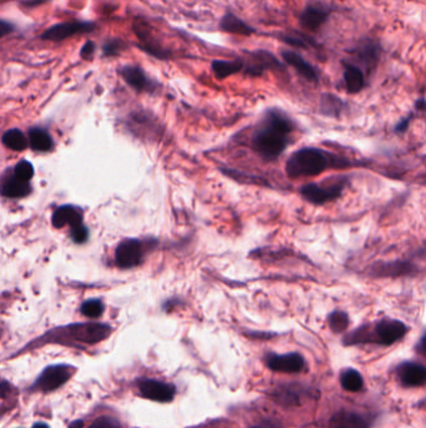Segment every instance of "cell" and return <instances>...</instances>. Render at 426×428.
I'll use <instances>...</instances> for the list:
<instances>
[{
  "label": "cell",
  "instance_id": "obj_1",
  "mask_svg": "<svg viewBox=\"0 0 426 428\" xmlns=\"http://www.w3.org/2000/svg\"><path fill=\"white\" fill-rule=\"evenodd\" d=\"M294 123L280 111L266 113L265 120L252 138L254 149L266 161H274L287 149Z\"/></svg>",
  "mask_w": 426,
  "mask_h": 428
},
{
  "label": "cell",
  "instance_id": "obj_2",
  "mask_svg": "<svg viewBox=\"0 0 426 428\" xmlns=\"http://www.w3.org/2000/svg\"><path fill=\"white\" fill-rule=\"evenodd\" d=\"M348 161L319 148H301L294 152L287 161V176L290 178L314 177L333 168H345Z\"/></svg>",
  "mask_w": 426,
  "mask_h": 428
},
{
  "label": "cell",
  "instance_id": "obj_3",
  "mask_svg": "<svg viewBox=\"0 0 426 428\" xmlns=\"http://www.w3.org/2000/svg\"><path fill=\"white\" fill-rule=\"evenodd\" d=\"M407 326L405 323L398 321V319H390L384 318L381 321L375 323L372 330H369L368 326L360 327L359 330L353 332L349 337L345 339V343H368V342H375V343L383 344V346H390L395 342L400 341L401 338L407 333Z\"/></svg>",
  "mask_w": 426,
  "mask_h": 428
},
{
  "label": "cell",
  "instance_id": "obj_4",
  "mask_svg": "<svg viewBox=\"0 0 426 428\" xmlns=\"http://www.w3.org/2000/svg\"><path fill=\"white\" fill-rule=\"evenodd\" d=\"M345 185L346 178L344 177L330 179L328 182L310 183L301 188V196L309 203L320 205L338 199L342 196Z\"/></svg>",
  "mask_w": 426,
  "mask_h": 428
},
{
  "label": "cell",
  "instance_id": "obj_5",
  "mask_svg": "<svg viewBox=\"0 0 426 428\" xmlns=\"http://www.w3.org/2000/svg\"><path fill=\"white\" fill-rule=\"evenodd\" d=\"M63 337L71 338L82 343L93 344L103 341L112 333V328L100 323H83L73 324L60 330Z\"/></svg>",
  "mask_w": 426,
  "mask_h": 428
},
{
  "label": "cell",
  "instance_id": "obj_6",
  "mask_svg": "<svg viewBox=\"0 0 426 428\" xmlns=\"http://www.w3.org/2000/svg\"><path fill=\"white\" fill-rule=\"evenodd\" d=\"M95 27L97 25L93 21H64V23H59V24H56V25L47 29L44 33H42L40 39L50 41V42H62L70 36L83 34V33H91L95 29Z\"/></svg>",
  "mask_w": 426,
  "mask_h": 428
},
{
  "label": "cell",
  "instance_id": "obj_7",
  "mask_svg": "<svg viewBox=\"0 0 426 428\" xmlns=\"http://www.w3.org/2000/svg\"><path fill=\"white\" fill-rule=\"evenodd\" d=\"M74 373V368L65 365H50L47 367L39 379H36L35 387L44 392L54 391L56 388L63 386L69 381Z\"/></svg>",
  "mask_w": 426,
  "mask_h": 428
},
{
  "label": "cell",
  "instance_id": "obj_8",
  "mask_svg": "<svg viewBox=\"0 0 426 428\" xmlns=\"http://www.w3.org/2000/svg\"><path fill=\"white\" fill-rule=\"evenodd\" d=\"M144 258V245L138 239H126L115 251V262L120 268L137 267Z\"/></svg>",
  "mask_w": 426,
  "mask_h": 428
},
{
  "label": "cell",
  "instance_id": "obj_9",
  "mask_svg": "<svg viewBox=\"0 0 426 428\" xmlns=\"http://www.w3.org/2000/svg\"><path fill=\"white\" fill-rule=\"evenodd\" d=\"M134 33L138 36L140 44L138 45L140 49L147 53L149 56H155L158 59H168L170 56L169 50L161 47V43L155 39V36L152 34L150 29L144 21H138L134 23Z\"/></svg>",
  "mask_w": 426,
  "mask_h": 428
},
{
  "label": "cell",
  "instance_id": "obj_10",
  "mask_svg": "<svg viewBox=\"0 0 426 428\" xmlns=\"http://www.w3.org/2000/svg\"><path fill=\"white\" fill-rule=\"evenodd\" d=\"M266 365L276 372L299 373L305 368V359L299 353L269 354Z\"/></svg>",
  "mask_w": 426,
  "mask_h": 428
},
{
  "label": "cell",
  "instance_id": "obj_11",
  "mask_svg": "<svg viewBox=\"0 0 426 428\" xmlns=\"http://www.w3.org/2000/svg\"><path fill=\"white\" fill-rule=\"evenodd\" d=\"M143 397L156 402H170L174 398L175 387L156 379H143L139 383Z\"/></svg>",
  "mask_w": 426,
  "mask_h": 428
},
{
  "label": "cell",
  "instance_id": "obj_12",
  "mask_svg": "<svg viewBox=\"0 0 426 428\" xmlns=\"http://www.w3.org/2000/svg\"><path fill=\"white\" fill-rule=\"evenodd\" d=\"M120 76L126 85L137 91H154L156 83L147 77L145 71L137 65H126L120 69Z\"/></svg>",
  "mask_w": 426,
  "mask_h": 428
},
{
  "label": "cell",
  "instance_id": "obj_13",
  "mask_svg": "<svg viewBox=\"0 0 426 428\" xmlns=\"http://www.w3.org/2000/svg\"><path fill=\"white\" fill-rule=\"evenodd\" d=\"M397 373L404 386L420 387L426 383V367L420 363L404 362L397 368Z\"/></svg>",
  "mask_w": 426,
  "mask_h": 428
},
{
  "label": "cell",
  "instance_id": "obj_14",
  "mask_svg": "<svg viewBox=\"0 0 426 428\" xmlns=\"http://www.w3.org/2000/svg\"><path fill=\"white\" fill-rule=\"evenodd\" d=\"M416 272V267L405 260H394L375 263L370 269L371 275L374 277H400Z\"/></svg>",
  "mask_w": 426,
  "mask_h": 428
},
{
  "label": "cell",
  "instance_id": "obj_15",
  "mask_svg": "<svg viewBox=\"0 0 426 428\" xmlns=\"http://www.w3.org/2000/svg\"><path fill=\"white\" fill-rule=\"evenodd\" d=\"M331 428H369L370 422L362 414L351 411H339L330 420Z\"/></svg>",
  "mask_w": 426,
  "mask_h": 428
},
{
  "label": "cell",
  "instance_id": "obj_16",
  "mask_svg": "<svg viewBox=\"0 0 426 428\" xmlns=\"http://www.w3.org/2000/svg\"><path fill=\"white\" fill-rule=\"evenodd\" d=\"M51 223L56 228H63L65 225L75 227L83 223V213L74 205H62L54 212Z\"/></svg>",
  "mask_w": 426,
  "mask_h": 428
},
{
  "label": "cell",
  "instance_id": "obj_17",
  "mask_svg": "<svg viewBox=\"0 0 426 428\" xmlns=\"http://www.w3.org/2000/svg\"><path fill=\"white\" fill-rule=\"evenodd\" d=\"M252 56V63L245 64V71L249 73L250 76H260L266 68H272V67H279L280 64L275 56H272L270 53L264 52V50H258L250 53Z\"/></svg>",
  "mask_w": 426,
  "mask_h": 428
},
{
  "label": "cell",
  "instance_id": "obj_18",
  "mask_svg": "<svg viewBox=\"0 0 426 428\" xmlns=\"http://www.w3.org/2000/svg\"><path fill=\"white\" fill-rule=\"evenodd\" d=\"M219 27L223 32L238 36H249L255 33V30L250 25H248L245 21H241L237 15L233 14L231 12H228L224 15Z\"/></svg>",
  "mask_w": 426,
  "mask_h": 428
},
{
  "label": "cell",
  "instance_id": "obj_19",
  "mask_svg": "<svg viewBox=\"0 0 426 428\" xmlns=\"http://www.w3.org/2000/svg\"><path fill=\"white\" fill-rule=\"evenodd\" d=\"M283 58L289 65H292L294 69H296V71L307 80H310V82L318 80V74H316L314 68L307 63L305 59H303V56L294 53V52H290V50H287V52H283Z\"/></svg>",
  "mask_w": 426,
  "mask_h": 428
},
{
  "label": "cell",
  "instance_id": "obj_20",
  "mask_svg": "<svg viewBox=\"0 0 426 428\" xmlns=\"http://www.w3.org/2000/svg\"><path fill=\"white\" fill-rule=\"evenodd\" d=\"M328 12L325 8L311 5L307 7L300 15L301 25L309 30H316L322 27V23L327 21Z\"/></svg>",
  "mask_w": 426,
  "mask_h": 428
},
{
  "label": "cell",
  "instance_id": "obj_21",
  "mask_svg": "<svg viewBox=\"0 0 426 428\" xmlns=\"http://www.w3.org/2000/svg\"><path fill=\"white\" fill-rule=\"evenodd\" d=\"M32 192V187L29 185V182H24L19 178L13 174L9 177L7 181L3 183L1 187V194L8 198H21V196H28Z\"/></svg>",
  "mask_w": 426,
  "mask_h": 428
},
{
  "label": "cell",
  "instance_id": "obj_22",
  "mask_svg": "<svg viewBox=\"0 0 426 428\" xmlns=\"http://www.w3.org/2000/svg\"><path fill=\"white\" fill-rule=\"evenodd\" d=\"M245 68V63L241 59L235 60H214L211 63V69L217 79H225L237 74Z\"/></svg>",
  "mask_w": 426,
  "mask_h": 428
},
{
  "label": "cell",
  "instance_id": "obj_23",
  "mask_svg": "<svg viewBox=\"0 0 426 428\" xmlns=\"http://www.w3.org/2000/svg\"><path fill=\"white\" fill-rule=\"evenodd\" d=\"M29 144L36 152H49L53 149V139L43 128H33L29 132Z\"/></svg>",
  "mask_w": 426,
  "mask_h": 428
},
{
  "label": "cell",
  "instance_id": "obj_24",
  "mask_svg": "<svg viewBox=\"0 0 426 428\" xmlns=\"http://www.w3.org/2000/svg\"><path fill=\"white\" fill-rule=\"evenodd\" d=\"M344 79H345L346 89L349 93H357L362 91L365 85L364 73L355 65L346 64L345 71H344Z\"/></svg>",
  "mask_w": 426,
  "mask_h": 428
},
{
  "label": "cell",
  "instance_id": "obj_25",
  "mask_svg": "<svg viewBox=\"0 0 426 428\" xmlns=\"http://www.w3.org/2000/svg\"><path fill=\"white\" fill-rule=\"evenodd\" d=\"M1 141L5 147L15 152H23L24 149H27L29 144L27 137L19 129L7 131L3 135Z\"/></svg>",
  "mask_w": 426,
  "mask_h": 428
},
{
  "label": "cell",
  "instance_id": "obj_26",
  "mask_svg": "<svg viewBox=\"0 0 426 428\" xmlns=\"http://www.w3.org/2000/svg\"><path fill=\"white\" fill-rule=\"evenodd\" d=\"M340 382H342V386L344 390L350 391V392H357L360 391L364 386L363 377L362 374L357 372V370H345L342 373V377H340Z\"/></svg>",
  "mask_w": 426,
  "mask_h": 428
},
{
  "label": "cell",
  "instance_id": "obj_27",
  "mask_svg": "<svg viewBox=\"0 0 426 428\" xmlns=\"http://www.w3.org/2000/svg\"><path fill=\"white\" fill-rule=\"evenodd\" d=\"M328 323L330 330L335 333H342L349 326V316L342 311L331 312L328 317Z\"/></svg>",
  "mask_w": 426,
  "mask_h": 428
},
{
  "label": "cell",
  "instance_id": "obj_28",
  "mask_svg": "<svg viewBox=\"0 0 426 428\" xmlns=\"http://www.w3.org/2000/svg\"><path fill=\"white\" fill-rule=\"evenodd\" d=\"M104 312V304L100 300H89L85 301L82 306V313L91 318H98Z\"/></svg>",
  "mask_w": 426,
  "mask_h": 428
},
{
  "label": "cell",
  "instance_id": "obj_29",
  "mask_svg": "<svg viewBox=\"0 0 426 428\" xmlns=\"http://www.w3.org/2000/svg\"><path fill=\"white\" fill-rule=\"evenodd\" d=\"M344 106V103L339 98H336L334 95H330L327 94L322 97V112L325 114H336V113L340 112L342 108Z\"/></svg>",
  "mask_w": 426,
  "mask_h": 428
},
{
  "label": "cell",
  "instance_id": "obj_30",
  "mask_svg": "<svg viewBox=\"0 0 426 428\" xmlns=\"http://www.w3.org/2000/svg\"><path fill=\"white\" fill-rule=\"evenodd\" d=\"M14 176L24 182H29L34 176V167L28 161H21L14 168Z\"/></svg>",
  "mask_w": 426,
  "mask_h": 428
},
{
  "label": "cell",
  "instance_id": "obj_31",
  "mask_svg": "<svg viewBox=\"0 0 426 428\" xmlns=\"http://www.w3.org/2000/svg\"><path fill=\"white\" fill-rule=\"evenodd\" d=\"M126 48V44L118 38H113V39H108L106 42L103 44L102 50H103V56H115L120 54V52Z\"/></svg>",
  "mask_w": 426,
  "mask_h": 428
},
{
  "label": "cell",
  "instance_id": "obj_32",
  "mask_svg": "<svg viewBox=\"0 0 426 428\" xmlns=\"http://www.w3.org/2000/svg\"><path fill=\"white\" fill-rule=\"evenodd\" d=\"M88 428H120V423L113 417H100Z\"/></svg>",
  "mask_w": 426,
  "mask_h": 428
},
{
  "label": "cell",
  "instance_id": "obj_33",
  "mask_svg": "<svg viewBox=\"0 0 426 428\" xmlns=\"http://www.w3.org/2000/svg\"><path fill=\"white\" fill-rule=\"evenodd\" d=\"M88 228L83 223L71 227V238L77 243H84L88 239Z\"/></svg>",
  "mask_w": 426,
  "mask_h": 428
},
{
  "label": "cell",
  "instance_id": "obj_34",
  "mask_svg": "<svg viewBox=\"0 0 426 428\" xmlns=\"http://www.w3.org/2000/svg\"><path fill=\"white\" fill-rule=\"evenodd\" d=\"M94 53H95V43L91 42V41L85 43L83 48L80 49V56L85 60H91Z\"/></svg>",
  "mask_w": 426,
  "mask_h": 428
},
{
  "label": "cell",
  "instance_id": "obj_35",
  "mask_svg": "<svg viewBox=\"0 0 426 428\" xmlns=\"http://www.w3.org/2000/svg\"><path fill=\"white\" fill-rule=\"evenodd\" d=\"M281 41L287 43L289 45H292V47H298V48L307 47V43L304 42L301 38H296V36H284Z\"/></svg>",
  "mask_w": 426,
  "mask_h": 428
},
{
  "label": "cell",
  "instance_id": "obj_36",
  "mask_svg": "<svg viewBox=\"0 0 426 428\" xmlns=\"http://www.w3.org/2000/svg\"><path fill=\"white\" fill-rule=\"evenodd\" d=\"M13 30H14V25H13L10 21H7L5 19H1V21H0V32H1V36H7L8 34H10Z\"/></svg>",
  "mask_w": 426,
  "mask_h": 428
},
{
  "label": "cell",
  "instance_id": "obj_37",
  "mask_svg": "<svg viewBox=\"0 0 426 428\" xmlns=\"http://www.w3.org/2000/svg\"><path fill=\"white\" fill-rule=\"evenodd\" d=\"M48 0H23L21 1V5L27 9H32V8L39 7L44 3H47Z\"/></svg>",
  "mask_w": 426,
  "mask_h": 428
},
{
  "label": "cell",
  "instance_id": "obj_38",
  "mask_svg": "<svg viewBox=\"0 0 426 428\" xmlns=\"http://www.w3.org/2000/svg\"><path fill=\"white\" fill-rule=\"evenodd\" d=\"M415 350L419 353L420 356L426 358V333L423 337L420 338V341L416 344Z\"/></svg>",
  "mask_w": 426,
  "mask_h": 428
},
{
  "label": "cell",
  "instance_id": "obj_39",
  "mask_svg": "<svg viewBox=\"0 0 426 428\" xmlns=\"http://www.w3.org/2000/svg\"><path fill=\"white\" fill-rule=\"evenodd\" d=\"M409 122H410V117L409 118H406V120H401L400 123H399L398 126H397V132H405L406 128L409 126Z\"/></svg>",
  "mask_w": 426,
  "mask_h": 428
},
{
  "label": "cell",
  "instance_id": "obj_40",
  "mask_svg": "<svg viewBox=\"0 0 426 428\" xmlns=\"http://www.w3.org/2000/svg\"><path fill=\"white\" fill-rule=\"evenodd\" d=\"M416 108L419 109V111H425L426 109V102L425 99H420L416 102Z\"/></svg>",
  "mask_w": 426,
  "mask_h": 428
},
{
  "label": "cell",
  "instance_id": "obj_41",
  "mask_svg": "<svg viewBox=\"0 0 426 428\" xmlns=\"http://www.w3.org/2000/svg\"><path fill=\"white\" fill-rule=\"evenodd\" d=\"M83 426H84V422L78 420V421L71 422L69 428H83Z\"/></svg>",
  "mask_w": 426,
  "mask_h": 428
},
{
  "label": "cell",
  "instance_id": "obj_42",
  "mask_svg": "<svg viewBox=\"0 0 426 428\" xmlns=\"http://www.w3.org/2000/svg\"><path fill=\"white\" fill-rule=\"evenodd\" d=\"M252 428H281L279 426H276V425H265V426H258V427H252Z\"/></svg>",
  "mask_w": 426,
  "mask_h": 428
},
{
  "label": "cell",
  "instance_id": "obj_43",
  "mask_svg": "<svg viewBox=\"0 0 426 428\" xmlns=\"http://www.w3.org/2000/svg\"><path fill=\"white\" fill-rule=\"evenodd\" d=\"M33 428H49V427H48V426H47L45 423H36V425H34V426H33Z\"/></svg>",
  "mask_w": 426,
  "mask_h": 428
}]
</instances>
